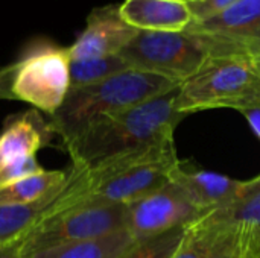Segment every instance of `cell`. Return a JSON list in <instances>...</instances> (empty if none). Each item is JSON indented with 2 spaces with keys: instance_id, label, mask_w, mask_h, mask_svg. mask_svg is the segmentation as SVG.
Wrapping results in <instances>:
<instances>
[{
  "instance_id": "5",
  "label": "cell",
  "mask_w": 260,
  "mask_h": 258,
  "mask_svg": "<svg viewBox=\"0 0 260 258\" xmlns=\"http://www.w3.org/2000/svg\"><path fill=\"white\" fill-rule=\"evenodd\" d=\"M11 65V94L14 100L30 103L49 116L61 106L70 88L67 47L37 40Z\"/></svg>"
},
{
  "instance_id": "22",
  "label": "cell",
  "mask_w": 260,
  "mask_h": 258,
  "mask_svg": "<svg viewBox=\"0 0 260 258\" xmlns=\"http://www.w3.org/2000/svg\"><path fill=\"white\" fill-rule=\"evenodd\" d=\"M210 43H212L213 49H216V50H232V49H238V50L248 52L251 55L260 53V29L256 30L253 35H250L248 38L241 40V41L233 43V44H219V43H215L212 40H210Z\"/></svg>"
},
{
  "instance_id": "3",
  "label": "cell",
  "mask_w": 260,
  "mask_h": 258,
  "mask_svg": "<svg viewBox=\"0 0 260 258\" xmlns=\"http://www.w3.org/2000/svg\"><path fill=\"white\" fill-rule=\"evenodd\" d=\"M260 108V75L253 55L244 50L212 52L203 65L178 87L177 109L198 111Z\"/></svg>"
},
{
  "instance_id": "15",
  "label": "cell",
  "mask_w": 260,
  "mask_h": 258,
  "mask_svg": "<svg viewBox=\"0 0 260 258\" xmlns=\"http://www.w3.org/2000/svg\"><path fill=\"white\" fill-rule=\"evenodd\" d=\"M136 243L126 228L104 237L41 249L27 258H119Z\"/></svg>"
},
{
  "instance_id": "7",
  "label": "cell",
  "mask_w": 260,
  "mask_h": 258,
  "mask_svg": "<svg viewBox=\"0 0 260 258\" xmlns=\"http://www.w3.org/2000/svg\"><path fill=\"white\" fill-rule=\"evenodd\" d=\"M200 214L203 213L193 207L183 190L169 181L160 190L126 205L125 228L139 242L186 225Z\"/></svg>"
},
{
  "instance_id": "26",
  "label": "cell",
  "mask_w": 260,
  "mask_h": 258,
  "mask_svg": "<svg viewBox=\"0 0 260 258\" xmlns=\"http://www.w3.org/2000/svg\"><path fill=\"white\" fill-rule=\"evenodd\" d=\"M250 55H251V53H250ZM253 58H254V61H256V65H257V70H259L260 75V53H254Z\"/></svg>"
},
{
  "instance_id": "8",
  "label": "cell",
  "mask_w": 260,
  "mask_h": 258,
  "mask_svg": "<svg viewBox=\"0 0 260 258\" xmlns=\"http://www.w3.org/2000/svg\"><path fill=\"white\" fill-rule=\"evenodd\" d=\"M137 32L122 18L119 5L94 8L87 15L84 30L67 47L70 61L119 55Z\"/></svg>"
},
{
  "instance_id": "9",
  "label": "cell",
  "mask_w": 260,
  "mask_h": 258,
  "mask_svg": "<svg viewBox=\"0 0 260 258\" xmlns=\"http://www.w3.org/2000/svg\"><path fill=\"white\" fill-rule=\"evenodd\" d=\"M171 181L183 190L201 213L233 205L245 189V181H236L216 172L192 169L183 161L172 172Z\"/></svg>"
},
{
  "instance_id": "12",
  "label": "cell",
  "mask_w": 260,
  "mask_h": 258,
  "mask_svg": "<svg viewBox=\"0 0 260 258\" xmlns=\"http://www.w3.org/2000/svg\"><path fill=\"white\" fill-rule=\"evenodd\" d=\"M225 208L233 228L235 258H260V175L245 181L242 196Z\"/></svg>"
},
{
  "instance_id": "18",
  "label": "cell",
  "mask_w": 260,
  "mask_h": 258,
  "mask_svg": "<svg viewBox=\"0 0 260 258\" xmlns=\"http://www.w3.org/2000/svg\"><path fill=\"white\" fill-rule=\"evenodd\" d=\"M128 68L131 67L120 55L70 61V88L85 87L105 81Z\"/></svg>"
},
{
  "instance_id": "6",
  "label": "cell",
  "mask_w": 260,
  "mask_h": 258,
  "mask_svg": "<svg viewBox=\"0 0 260 258\" xmlns=\"http://www.w3.org/2000/svg\"><path fill=\"white\" fill-rule=\"evenodd\" d=\"M210 53V41L198 33L139 30L119 55L131 68L181 84L203 65Z\"/></svg>"
},
{
  "instance_id": "14",
  "label": "cell",
  "mask_w": 260,
  "mask_h": 258,
  "mask_svg": "<svg viewBox=\"0 0 260 258\" xmlns=\"http://www.w3.org/2000/svg\"><path fill=\"white\" fill-rule=\"evenodd\" d=\"M40 120V116L30 111L6 122L0 134V164L37 154L43 146V129H47V125H41Z\"/></svg>"
},
{
  "instance_id": "2",
  "label": "cell",
  "mask_w": 260,
  "mask_h": 258,
  "mask_svg": "<svg viewBox=\"0 0 260 258\" xmlns=\"http://www.w3.org/2000/svg\"><path fill=\"white\" fill-rule=\"evenodd\" d=\"M180 87L169 78L128 68L105 81L70 88L61 106L50 114L47 129L62 140V146L101 116L123 111L166 94Z\"/></svg>"
},
{
  "instance_id": "25",
  "label": "cell",
  "mask_w": 260,
  "mask_h": 258,
  "mask_svg": "<svg viewBox=\"0 0 260 258\" xmlns=\"http://www.w3.org/2000/svg\"><path fill=\"white\" fill-rule=\"evenodd\" d=\"M212 258H235V251H233V239L227 242L215 255Z\"/></svg>"
},
{
  "instance_id": "1",
  "label": "cell",
  "mask_w": 260,
  "mask_h": 258,
  "mask_svg": "<svg viewBox=\"0 0 260 258\" xmlns=\"http://www.w3.org/2000/svg\"><path fill=\"white\" fill-rule=\"evenodd\" d=\"M178 87L137 106L93 120L62 148L72 166L93 167L105 160L148 149L174 140V131L186 116L177 109Z\"/></svg>"
},
{
  "instance_id": "20",
  "label": "cell",
  "mask_w": 260,
  "mask_h": 258,
  "mask_svg": "<svg viewBox=\"0 0 260 258\" xmlns=\"http://www.w3.org/2000/svg\"><path fill=\"white\" fill-rule=\"evenodd\" d=\"M44 169L40 166L35 155L18 157V158L9 160L6 163H2L0 164V189L5 186H9L24 176L40 173Z\"/></svg>"
},
{
  "instance_id": "13",
  "label": "cell",
  "mask_w": 260,
  "mask_h": 258,
  "mask_svg": "<svg viewBox=\"0 0 260 258\" xmlns=\"http://www.w3.org/2000/svg\"><path fill=\"white\" fill-rule=\"evenodd\" d=\"M259 29L260 0H238L222 14L201 23H192L186 30L219 44H233Z\"/></svg>"
},
{
  "instance_id": "19",
  "label": "cell",
  "mask_w": 260,
  "mask_h": 258,
  "mask_svg": "<svg viewBox=\"0 0 260 258\" xmlns=\"http://www.w3.org/2000/svg\"><path fill=\"white\" fill-rule=\"evenodd\" d=\"M186 225L177 227L163 234L136 242L119 258H172L184 237Z\"/></svg>"
},
{
  "instance_id": "21",
  "label": "cell",
  "mask_w": 260,
  "mask_h": 258,
  "mask_svg": "<svg viewBox=\"0 0 260 258\" xmlns=\"http://www.w3.org/2000/svg\"><path fill=\"white\" fill-rule=\"evenodd\" d=\"M186 2L192 12V18H193L192 23H201L222 14L230 6H233L238 0H186Z\"/></svg>"
},
{
  "instance_id": "11",
  "label": "cell",
  "mask_w": 260,
  "mask_h": 258,
  "mask_svg": "<svg viewBox=\"0 0 260 258\" xmlns=\"http://www.w3.org/2000/svg\"><path fill=\"white\" fill-rule=\"evenodd\" d=\"M232 239L227 208H215L186 224L184 237L172 258H212Z\"/></svg>"
},
{
  "instance_id": "24",
  "label": "cell",
  "mask_w": 260,
  "mask_h": 258,
  "mask_svg": "<svg viewBox=\"0 0 260 258\" xmlns=\"http://www.w3.org/2000/svg\"><path fill=\"white\" fill-rule=\"evenodd\" d=\"M0 258H21L18 251V240L5 246H0Z\"/></svg>"
},
{
  "instance_id": "17",
  "label": "cell",
  "mask_w": 260,
  "mask_h": 258,
  "mask_svg": "<svg viewBox=\"0 0 260 258\" xmlns=\"http://www.w3.org/2000/svg\"><path fill=\"white\" fill-rule=\"evenodd\" d=\"M59 189L61 187L34 204L0 205V246L20 240L23 234L30 230L40 219V216L49 208Z\"/></svg>"
},
{
  "instance_id": "16",
  "label": "cell",
  "mask_w": 260,
  "mask_h": 258,
  "mask_svg": "<svg viewBox=\"0 0 260 258\" xmlns=\"http://www.w3.org/2000/svg\"><path fill=\"white\" fill-rule=\"evenodd\" d=\"M67 179L66 170H43L24 176L0 189V205H27L61 187Z\"/></svg>"
},
{
  "instance_id": "23",
  "label": "cell",
  "mask_w": 260,
  "mask_h": 258,
  "mask_svg": "<svg viewBox=\"0 0 260 258\" xmlns=\"http://www.w3.org/2000/svg\"><path fill=\"white\" fill-rule=\"evenodd\" d=\"M241 114L247 119L250 128L253 129L254 135L260 140V108H251V109H244Z\"/></svg>"
},
{
  "instance_id": "10",
  "label": "cell",
  "mask_w": 260,
  "mask_h": 258,
  "mask_svg": "<svg viewBox=\"0 0 260 258\" xmlns=\"http://www.w3.org/2000/svg\"><path fill=\"white\" fill-rule=\"evenodd\" d=\"M119 11L137 30L181 32L193 21L186 0H123Z\"/></svg>"
},
{
  "instance_id": "4",
  "label": "cell",
  "mask_w": 260,
  "mask_h": 258,
  "mask_svg": "<svg viewBox=\"0 0 260 258\" xmlns=\"http://www.w3.org/2000/svg\"><path fill=\"white\" fill-rule=\"evenodd\" d=\"M126 205L85 201L58 211H44L35 225L18 240L20 257L58 245L90 240L123 230Z\"/></svg>"
}]
</instances>
